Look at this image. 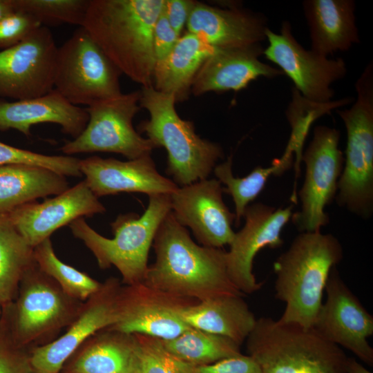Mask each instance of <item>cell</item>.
<instances>
[{"instance_id": "32", "label": "cell", "mask_w": 373, "mask_h": 373, "mask_svg": "<svg viewBox=\"0 0 373 373\" xmlns=\"http://www.w3.org/2000/svg\"><path fill=\"white\" fill-rule=\"evenodd\" d=\"M34 258L39 268L53 278L67 294L81 301H85L102 285L87 274L60 260L54 251L50 238L34 248Z\"/></svg>"}, {"instance_id": "35", "label": "cell", "mask_w": 373, "mask_h": 373, "mask_svg": "<svg viewBox=\"0 0 373 373\" xmlns=\"http://www.w3.org/2000/svg\"><path fill=\"white\" fill-rule=\"evenodd\" d=\"M137 340L136 373H191L193 365L169 353L161 339L135 334Z\"/></svg>"}, {"instance_id": "21", "label": "cell", "mask_w": 373, "mask_h": 373, "mask_svg": "<svg viewBox=\"0 0 373 373\" xmlns=\"http://www.w3.org/2000/svg\"><path fill=\"white\" fill-rule=\"evenodd\" d=\"M263 51L261 43L217 49L200 68L191 92L198 96L212 91H238L258 77L274 78L284 75L279 68L260 60Z\"/></svg>"}, {"instance_id": "39", "label": "cell", "mask_w": 373, "mask_h": 373, "mask_svg": "<svg viewBox=\"0 0 373 373\" xmlns=\"http://www.w3.org/2000/svg\"><path fill=\"white\" fill-rule=\"evenodd\" d=\"M180 37L168 22L162 8L155 23L153 32L155 62L163 59L169 55Z\"/></svg>"}, {"instance_id": "42", "label": "cell", "mask_w": 373, "mask_h": 373, "mask_svg": "<svg viewBox=\"0 0 373 373\" xmlns=\"http://www.w3.org/2000/svg\"><path fill=\"white\" fill-rule=\"evenodd\" d=\"M15 10L12 0H0V21Z\"/></svg>"}, {"instance_id": "16", "label": "cell", "mask_w": 373, "mask_h": 373, "mask_svg": "<svg viewBox=\"0 0 373 373\" xmlns=\"http://www.w3.org/2000/svg\"><path fill=\"white\" fill-rule=\"evenodd\" d=\"M292 205L275 208L258 202L248 205L243 218L245 224L235 233L226 251V264L229 276L236 288L243 294L259 290L258 283L253 273V263L258 252L263 248H278L283 244L282 231L291 220Z\"/></svg>"}, {"instance_id": "41", "label": "cell", "mask_w": 373, "mask_h": 373, "mask_svg": "<svg viewBox=\"0 0 373 373\" xmlns=\"http://www.w3.org/2000/svg\"><path fill=\"white\" fill-rule=\"evenodd\" d=\"M346 373H372L355 358L347 357Z\"/></svg>"}, {"instance_id": "1", "label": "cell", "mask_w": 373, "mask_h": 373, "mask_svg": "<svg viewBox=\"0 0 373 373\" xmlns=\"http://www.w3.org/2000/svg\"><path fill=\"white\" fill-rule=\"evenodd\" d=\"M153 246L156 258L148 267L145 285L195 301L228 294L245 295L229 276L226 251L195 242L171 211L161 222Z\"/></svg>"}, {"instance_id": "23", "label": "cell", "mask_w": 373, "mask_h": 373, "mask_svg": "<svg viewBox=\"0 0 373 373\" xmlns=\"http://www.w3.org/2000/svg\"><path fill=\"white\" fill-rule=\"evenodd\" d=\"M88 121L86 108L73 105L56 90L41 97L8 102L0 99V130L15 129L27 137L32 126L54 123L74 138L84 130Z\"/></svg>"}, {"instance_id": "9", "label": "cell", "mask_w": 373, "mask_h": 373, "mask_svg": "<svg viewBox=\"0 0 373 373\" xmlns=\"http://www.w3.org/2000/svg\"><path fill=\"white\" fill-rule=\"evenodd\" d=\"M122 73L82 26L58 48L54 89L73 105L122 94Z\"/></svg>"}, {"instance_id": "11", "label": "cell", "mask_w": 373, "mask_h": 373, "mask_svg": "<svg viewBox=\"0 0 373 373\" xmlns=\"http://www.w3.org/2000/svg\"><path fill=\"white\" fill-rule=\"evenodd\" d=\"M339 140L338 129L317 126L303 153L301 161L305 164V175L298 193L301 209L291 218L300 232L321 231L329 223L325 208L336 198L344 164Z\"/></svg>"}, {"instance_id": "8", "label": "cell", "mask_w": 373, "mask_h": 373, "mask_svg": "<svg viewBox=\"0 0 373 373\" xmlns=\"http://www.w3.org/2000/svg\"><path fill=\"white\" fill-rule=\"evenodd\" d=\"M83 303L67 294L35 262L24 274L11 303L17 341L30 348L52 342L73 322Z\"/></svg>"}, {"instance_id": "19", "label": "cell", "mask_w": 373, "mask_h": 373, "mask_svg": "<svg viewBox=\"0 0 373 373\" xmlns=\"http://www.w3.org/2000/svg\"><path fill=\"white\" fill-rule=\"evenodd\" d=\"M106 211L84 180L42 202L24 205L4 216L33 248L59 228Z\"/></svg>"}, {"instance_id": "24", "label": "cell", "mask_w": 373, "mask_h": 373, "mask_svg": "<svg viewBox=\"0 0 373 373\" xmlns=\"http://www.w3.org/2000/svg\"><path fill=\"white\" fill-rule=\"evenodd\" d=\"M135 334L110 327L84 341L64 363L62 373H136Z\"/></svg>"}, {"instance_id": "13", "label": "cell", "mask_w": 373, "mask_h": 373, "mask_svg": "<svg viewBox=\"0 0 373 373\" xmlns=\"http://www.w3.org/2000/svg\"><path fill=\"white\" fill-rule=\"evenodd\" d=\"M58 47L41 26L21 43L0 51V97H41L54 89Z\"/></svg>"}, {"instance_id": "5", "label": "cell", "mask_w": 373, "mask_h": 373, "mask_svg": "<svg viewBox=\"0 0 373 373\" xmlns=\"http://www.w3.org/2000/svg\"><path fill=\"white\" fill-rule=\"evenodd\" d=\"M245 342L262 373H346L343 350L312 327L261 317Z\"/></svg>"}, {"instance_id": "33", "label": "cell", "mask_w": 373, "mask_h": 373, "mask_svg": "<svg viewBox=\"0 0 373 373\" xmlns=\"http://www.w3.org/2000/svg\"><path fill=\"white\" fill-rule=\"evenodd\" d=\"M15 9L33 15L43 23L82 26L90 0H12Z\"/></svg>"}, {"instance_id": "12", "label": "cell", "mask_w": 373, "mask_h": 373, "mask_svg": "<svg viewBox=\"0 0 373 373\" xmlns=\"http://www.w3.org/2000/svg\"><path fill=\"white\" fill-rule=\"evenodd\" d=\"M266 39L268 45L263 55L291 79L303 98L316 104L331 102L334 95L332 85L347 74L343 59H330L305 49L294 37L288 21H283L280 33L267 28Z\"/></svg>"}, {"instance_id": "27", "label": "cell", "mask_w": 373, "mask_h": 373, "mask_svg": "<svg viewBox=\"0 0 373 373\" xmlns=\"http://www.w3.org/2000/svg\"><path fill=\"white\" fill-rule=\"evenodd\" d=\"M216 50L198 35L186 32L169 55L155 62L153 88L173 95L176 102L185 100L200 68Z\"/></svg>"}, {"instance_id": "28", "label": "cell", "mask_w": 373, "mask_h": 373, "mask_svg": "<svg viewBox=\"0 0 373 373\" xmlns=\"http://www.w3.org/2000/svg\"><path fill=\"white\" fill-rule=\"evenodd\" d=\"M69 188L65 176L48 169L28 165L0 166V217Z\"/></svg>"}, {"instance_id": "2", "label": "cell", "mask_w": 373, "mask_h": 373, "mask_svg": "<svg viewBox=\"0 0 373 373\" xmlns=\"http://www.w3.org/2000/svg\"><path fill=\"white\" fill-rule=\"evenodd\" d=\"M164 0H90L83 27L119 71L153 86L155 23Z\"/></svg>"}, {"instance_id": "29", "label": "cell", "mask_w": 373, "mask_h": 373, "mask_svg": "<svg viewBox=\"0 0 373 373\" xmlns=\"http://www.w3.org/2000/svg\"><path fill=\"white\" fill-rule=\"evenodd\" d=\"M232 161L233 157L231 155L226 161L216 165L213 172L217 180L225 186L223 192L230 195L233 199L235 222L238 226L247 207L261 193L269 177L281 175L290 169L294 166V158L283 154L280 158L276 159L271 166H258L243 178L234 177Z\"/></svg>"}, {"instance_id": "14", "label": "cell", "mask_w": 373, "mask_h": 373, "mask_svg": "<svg viewBox=\"0 0 373 373\" xmlns=\"http://www.w3.org/2000/svg\"><path fill=\"white\" fill-rule=\"evenodd\" d=\"M326 299L312 328L325 340L352 352L365 364L373 365V316L341 277L336 267L327 279Z\"/></svg>"}, {"instance_id": "40", "label": "cell", "mask_w": 373, "mask_h": 373, "mask_svg": "<svg viewBox=\"0 0 373 373\" xmlns=\"http://www.w3.org/2000/svg\"><path fill=\"white\" fill-rule=\"evenodd\" d=\"M195 3L191 0H164V15L171 28L180 37Z\"/></svg>"}, {"instance_id": "30", "label": "cell", "mask_w": 373, "mask_h": 373, "mask_svg": "<svg viewBox=\"0 0 373 373\" xmlns=\"http://www.w3.org/2000/svg\"><path fill=\"white\" fill-rule=\"evenodd\" d=\"M35 262L34 248L4 217H0V305L15 301L20 282Z\"/></svg>"}, {"instance_id": "4", "label": "cell", "mask_w": 373, "mask_h": 373, "mask_svg": "<svg viewBox=\"0 0 373 373\" xmlns=\"http://www.w3.org/2000/svg\"><path fill=\"white\" fill-rule=\"evenodd\" d=\"M175 103L171 94L160 92L153 86L142 87L140 106L150 117L142 122L138 128L155 148L166 149V173L182 186L208 178L224 153L218 144L195 133L193 122L178 114Z\"/></svg>"}, {"instance_id": "31", "label": "cell", "mask_w": 373, "mask_h": 373, "mask_svg": "<svg viewBox=\"0 0 373 373\" xmlns=\"http://www.w3.org/2000/svg\"><path fill=\"white\" fill-rule=\"evenodd\" d=\"M161 341L169 353L193 366L241 354L240 345L231 339L191 327L175 338Z\"/></svg>"}, {"instance_id": "36", "label": "cell", "mask_w": 373, "mask_h": 373, "mask_svg": "<svg viewBox=\"0 0 373 373\" xmlns=\"http://www.w3.org/2000/svg\"><path fill=\"white\" fill-rule=\"evenodd\" d=\"M79 159L48 155L17 148L0 142V166L28 164L44 167L64 176L80 177Z\"/></svg>"}, {"instance_id": "18", "label": "cell", "mask_w": 373, "mask_h": 373, "mask_svg": "<svg viewBox=\"0 0 373 373\" xmlns=\"http://www.w3.org/2000/svg\"><path fill=\"white\" fill-rule=\"evenodd\" d=\"M198 302L175 297L144 283L123 285L118 322L110 328L127 333L169 340L191 327L180 315L184 306Z\"/></svg>"}, {"instance_id": "3", "label": "cell", "mask_w": 373, "mask_h": 373, "mask_svg": "<svg viewBox=\"0 0 373 373\" xmlns=\"http://www.w3.org/2000/svg\"><path fill=\"white\" fill-rule=\"evenodd\" d=\"M343 258L336 237L300 232L274 262L275 297L285 303L281 322L313 327L332 269Z\"/></svg>"}, {"instance_id": "43", "label": "cell", "mask_w": 373, "mask_h": 373, "mask_svg": "<svg viewBox=\"0 0 373 373\" xmlns=\"http://www.w3.org/2000/svg\"><path fill=\"white\" fill-rule=\"evenodd\" d=\"M1 313H2V307L0 305V316L1 315Z\"/></svg>"}, {"instance_id": "37", "label": "cell", "mask_w": 373, "mask_h": 373, "mask_svg": "<svg viewBox=\"0 0 373 373\" xmlns=\"http://www.w3.org/2000/svg\"><path fill=\"white\" fill-rule=\"evenodd\" d=\"M43 26L33 15L15 9L0 21V48L12 47Z\"/></svg>"}, {"instance_id": "26", "label": "cell", "mask_w": 373, "mask_h": 373, "mask_svg": "<svg viewBox=\"0 0 373 373\" xmlns=\"http://www.w3.org/2000/svg\"><path fill=\"white\" fill-rule=\"evenodd\" d=\"M244 295H223L189 304L180 311L190 327L227 337L238 345L245 342L257 318Z\"/></svg>"}, {"instance_id": "22", "label": "cell", "mask_w": 373, "mask_h": 373, "mask_svg": "<svg viewBox=\"0 0 373 373\" xmlns=\"http://www.w3.org/2000/svg\"><path fill=\"white\" fill-rule=\"evenodd\" d=\"M195 34L216 49L241 48L266 39L267 19L238 8H220L196 1L186 23Z\"/></svg>"}, {"instance_id": "38", "label": "cell", "mask_w": 373, "mask_h": 373, "mask_svg": "<svg viewBox=\"0 0 373 373\" xmlns=\"http://www.w3.org/2000/svg\"><path fill=\"white\" fill-rule=\"evenodd\" d=\"M191 373H262L256 362L242 353L215 363L193 366Z\"/></svg>"}, {"instance_id": "7", "label": "cell", "mask_w": 373, "mask_h": 373, "mask_svg": "<svg viewBox=\"0 0 373 373\" xmlns=\"http://www.w3.org/2000/svg\"><path fill=\"white\" fill-rule=\"evenodd\" d=\"M356 99L338 110L347 133L345 158L336 203L363 219L373 213V64L369 63L354 85Z\"/></svg>"}, {"instance_id": "10", "label": "cell", "mask_w": 373, "mask_h": 373, "mask_svg": "<svg viewBox=\"0 0 373 373\" xmlns=\"http://www.w3.org/2000/svg\"><path fill=\"white\" fill-rule=\"evenodd\" d=\"M140 90H136L87 106L88 121L84 130L66 142L61 151L67 155L115 153L128 160L151 154L155 145L133 126V119L140 108Z\"/></svg>"}, {"instance_id": "17", "label": "cell", "mask_w": 373, "mask_h": 373, "mask_svg": "<svg viewBox=\"0 0 373 373\" xmlns=\"http://www.w3.org/2000/svg\"><path fill=\"white\" fill-rule=\"evenodd\" d=\"M223 193L217 179L207 178L178 186L170 195L174 218L191 229L200 245L222 248L233 239L236 216L224 202Z\"/></svg>"}, {"instance_id": "15", "label": "cell", "mask_w": 373, "mask_h": 373, "mask_svg": "<svg viewBox=\"0 0 373 373\" xmlns=\"http://www.w3.org/2000/svg\"><path fill=\"white\" fill-rule=\"evenodd\" d=\"M122 282L111 277L84 301L66 331L52 342L32 350L36 373H59L76 349L96 332L115 325L120 317Z\"/></svg>"}, {"instance_id": "20", "label": "cell", "mask_w": 373, "mask_h": 373, "mask_svg": "<svg viewBox=\"0 0 373 373\" xmlns=\"http://www.w3.org/2000/svg\"><path fill=\"white\" fill-rule=\"evenodd\" d=\"M79 167L97 198L119 193L171 195L178 188L157 171L151 154L128 161L92 156L79 160Z\"/></svg>"}, {"instance_id": "6", "label": "cell", "mask_w": 373, "mask_h": 373, "mask_svg": "<svg viewBox=\"0 0 373 373\" xmlns=\"http://www.w3.org/2000/svg\"><path fill=\"white\" fill-rule=\"evenodd\" d=\"M149 197L148 207L141 216L135 213L119 214L111 223L113 238L98 233L84 218L69 224L73 236L93 254L99 268L115 266L125 285L143 283L150 248L161 222L171 211L170 195Z\"/></svg>"}, {"instance_id": "34", "label": "cell", "mask_w": 373, "mask_h": 373, "mask_svg": "<svg viewBox=\"0 0 373 373\" xmlns=\"http://www.w3.org/2000/svg\"><path fill=\"white\" fill-rule=\"evenodd\" d=\"M32 349L17 341L11 304L3 306L0 316V373H36L30 361Z\"/></svg>"}, {"instance_id": "25", "label": "cell", "mask_w": 373, "mask_h": 373, "mask_svg": "<svg viewBox=\"0 0 373 373\" xmlns=\"http://www.w3.org/2000/svg\"><path fill=\"white\" fill-rule=\"evenodd\" d=\"M311 50L324 57L348 50L360 42L353 0H305Z\"/></svg>"}]
</instances>
